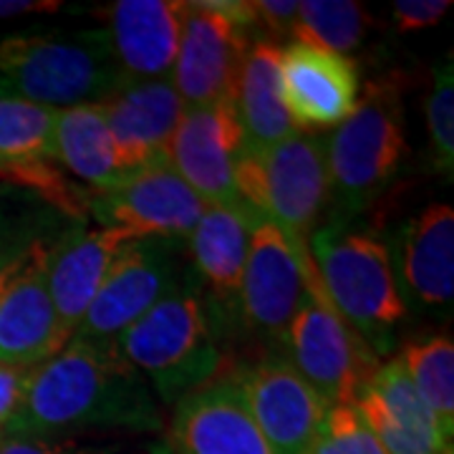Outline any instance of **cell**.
Instances as JSON below:
<instances>
[{"mask_svg":"<svg viewBox=\"0 0 454 454\" xmlns=\"http://www.w3.org/2000/svg\"><path fill=\"white\" fill-rule=\"evenodd\" d=\"M162 427L152 387L114 340L71 339L61 354L33 369L3 434L68 437L89 429L160 434Z\"/></svg>","mask_w":454,"mask_h":454,"instance_id":"6da1fadb","label":"cell"},{"mask_svg":"<svg viewBox=\"0 0 454 454\" xmlns=\"http://www.w3.org/2000/svg\"><path fill=\"white\" fill-rule=\"evenodd\" d=\"M121 83L124 76L101 28L0 38V98L68 109L104 101Z\"/></svg>","mask_w":454,"mask_h":454,"instance_id":"7a4b0ae2","label":"cell"},{"mask_svg":"<svg viewBox=\"0 0 454 454\" xmlns=\"http://www.w3.org/2000/svg\"><path fill=\"white\" fill-rule=\"evenodd\" d=\"M114 343L167 404L210 384L223 364L210 310L192 278H182Z\"/></svg>","mask_w":454,"mask_h":454,"instance_id":"3957f363","label":"cell"},{"mask_svg":"<svg viewBox=\"0 0 454 454\" xmlns=\"http://www.w3.org/2000/svg\"><path fill=\"white\" fill-rule=\"evenodd\" d=\"M406 154L402 91L391 79L369 83L339 127L325 137L328 200L339 223L364 212L396 177Z\"/></svg>","mask_w":454,"mask_h":454,"instance_id":"277c9868","label":"cell"},{"mask_svg":"<svg viewBox=\"0 0 454 454\" xmlns=\"http://www.w3.org/2000/svg\"><path fill=\"white\" fill-rule=\"evenodd\" d=\"M309 253L325 295L343 321L376 356L387 351L394 328L406 318L389 247L372 232H356L333 220L310 235Z\"/></svg>","mask_w":454,"mask_h":454,"instance_id":"5b68a950","label":"cell"},{"mask_svg":"<svg viewBox=\"0 0 454 454\" xmlns=\"http://www.w3.org/2000/svg\"><path fill=\"white\" fill-rule=\"evenodd\" d=\"M235 184L243 205L309 245L328 202L325 137L295 131L265 149H245Z\"/></svg>","mask_w":454,"mask_h":454,"instance_id":"8992f818","label":"cell"},{"mask_svg":"<svg viewBox=\"0 0 454 454\" xmlns=\"http://www.w3.org/2000/svg\"><path fill=\"white\" fill-rule=\"evenodd\" d=\"M255 38L253 3H184L179 49L169 82L184 109L232 101L245 51Z\"/></svg>","mask_w":454,"mask_h":454,"instance_id":"52a82bcc","label":"cell"},{"mask_svg":"<svg viewBox=\"0 0 454 454\" xmlns=\"http://www.w3.org/2000/svg\"><path fill=\"white\" fill-rule=\"evenodd\" d=\"M310 384L328 409L356 404L361 389L379 369L369 343L343 321L325 295L316 265L309 270V288L293 318L283 354Z\"/></svg>","mask_w":454,"mask_h":454,"instance_id":"ba28073f","label":"cell"},{"mask_svg":"<svg viewBox=\"0 0 454 454\" xmlns=\"http://www.w3.org/2000/svg\"><path fill=\"white\" fill-rule=\"evenodd\" d=\"M310 265L309 245L295 243L280 227L260 217L253 225L240 283V321L245 328L283 348L306 298Z\"/></svg>","mask_w":454,"mask_h":454,"instance_id":"9c48e42d","label":"cell"},{"mask_svg":"<svg viewBox=\"0 0 454 454\" xmlns=\"http://www.w3.org/2000/svg\"><path fill=\"white\" fill-rule=\"evenodd\" d=\"M53 238L35 240L0 273L3 366L35 369L56 354H61V348L71 340V333L56 316L46 278Z\"/></svg>","mask_w":454,"mask_h":454,"instance_id":"30bf717a","label":"cell"},{"mask_svg":"<svg viewBox=\"0 0 454 454\" xmlns=\"http://www.w3.org/2000/svg\"><path fill=\"white\" fill-rule=\"evenodd\" d=\"M205 207L167 162L139 169L89 197V215L98 227L127 232L134 240L182 243L195 230Z\"/></svg>","mask_w":454,"mask_h":454,"instance_id":"8fae6325","label":"cell"},{"mask_svg":"<svg viewBox=\"0 0 454 454\" xmlns=\"http://www.w3.org/2000/svg\"><path fill=\"white\" fill-rule=\"evenodd\" d=\"M247 149L245 131L232 101L190 109L164 149L169 164L207 207L243 205L235 169Z\"/></svg>","mask_w":454,"mask_h":454,"instance_id":"7c38bea8","label":"cell"},{"mask_svg":"<svg viewBox=\"0 0 454 454\" xmlns=\"http://www.w3.org/2000/svg\"><path fill=\"white\" fill-rule=\"evenodd\" d=\"M179 283L177 243L134 240L112 265L71 339L114 340Z\"/></svg>","mask_w":454,"mask_h":454,"instance_id":"4fadbf2b","label":"cell"},{"mask_svg":"<svg viewBox=\"0 0 454 454\" xmlns=\"http://www.w3.org/2000/svg\"><path fill=\"white\" fill-rule=\"evenodd\" d=\"M273 454H309L328 406L280 354L230 373Z\"/></svg>","mask_w":454,"mask_h":454,"instance_id":"5bb4252c","label":"cell"},{"mask_svg":"<svg viewBox=\"0 0 454 454\" xmlns=\"http://www.w3.org/2000/svg\"><path fill=\"white\" fill-rule=\"evenodd\" d=\"M278 79L295 129L306 134L339 127L354 112L361 91L358 66L351 56L295 41L280 46Z\"/></svg>","mask_w":454,"mask_h":454,"instance_id":"9a60e30c","label":"cell"},{"mask_svg":"<svg viewBox=\"0 0 454 454\" xmlns=\"http://www.w3.org/2000/svg\"><path fill=\"white\" fill-rule=\"evenodd\" d=\"M172 454H273L232 376L190 391L169 422Z\"/></svg>","mask_w":454,"mask_h":454,"instance_id":"2e32d148","label":"cell"},{"mask_svg":"<svg viewBox=\"0 0 454 454\" xmlns=\"http://www.w3.org/2000/svg\"><path fill=\"white\" fill-rule=\"evenodd\" d=\"M98 104L127 177L164 162V149L187 112L169 76L154 82H124Z\"/></svg>","mask_w":454,"mask_h":454,"instance_id":"e0dca14e","label":"cell"},{"mask_svg":"<svg viewBox=\"0 0 454 454\" xmlns=\"http://www.w3.org/2000/svg\"><path fill=\"white\" fill-rule=\"evenodd\" d=\"M134 243L127 232L97 227L89 230L76 223L61 230L49 247V293L56 316L66 331L74 336L91 301L97 298L101 283L121 253Z\"/></svg>","mask_w":454,"mask_h":454,"instance_id":"ac0fdd59","label":"cell"},{"mask_svg":"<svg viewBox=\"0 0 454 454\" xmlns=\"http://www.w3.org/2000/svg\"><path fill=\"white\" fill-rule=\"evenodd\" d=\"M399 293L424 310L450 313L454 301V210L429 205L411 217L391 260Z\"/></svg>","mask_w":454,"mask_h":454,"instance_id":"d6986e66","label":"cell"},{"mask_svg":"<svg viewBox=\"0 0 454 454\" xmlns=\"http://www.w3.org/2000/svg\"><path fill=\"white\" fill-rule=\"evenodd\" d=\"M356 406L387 454L454 452L399 358L379 364L358 394Z\"/></svg>","mask_w":454,"mask_h":454,"instance_id":"ffe728a7","label":"cell"},{"mask_svg":"<svg viewBox=\"0 0 454 454\" xmlns=\"http://www.w3.org/2000/svg\"><path fill=\"white\" fill-rule=\"evenodd\" d=\"M182 11L179 0H116L104 11L106 38L124 82H154L172 74Z\"/></svg>","mask_w":454,"mask_h":454,"instance_id":"44dd1931","label":"cell"},{"mask_svg":"<svg viewBox=\"0 0 454 454\" xmlns=\"http://www.w3.org/2000/svg\"><path fill=\"white\" fill-rule=\"evenodd\" d=\"M260 215L247 205L205 207L200 223L190 232V255L197 278L205 283L210 321L217 313H240V283L250 247L253 225Z\"/></svg>","mask_w":454,"mask_h":454,"instance_id":"7402d4cb","label":"cell"},{"mask_svg":"<svg viewBox=\"0 0 454 454\" xmlns=\"http://www.w3.org/2000/svg\"><path fill=\"white\" fill-rule=\"evenodd\" d=\"M278 59L280 43L260 35H255L245 51L232 104L245 131L247 149H265L298 131L283 104Z\"/></svg>","mask_w":454,"mask_h":454,"instance_id":"603a6c76","label":"cell"},{"mask_svg":"<svg viewBox=\"0 0 454 454\" xmlns=\"http://www.w3.org/2000/svg\"><path fill=\"white\" fill-rule=\"evenodd\" d=\"M53 162L64 164L74 177L91 187V192L109 190L127 177L98 101L56 109Z\"/></svg>","mask_w":454,"mask_h":454,"instance_id":"cb8c5ba5","label":"cell"},{"mask_svg":"<svg viewBox=\"0 0 454 454\" xmlns=\"http://www.w3.org/2000/svg\"><path fill=\"white\" fill-rule=\"evenodd\" d=\"M399 361L434 417L447 444L454 447V343L439 333L404 343Z\"/></svg>","mask_w":454,"mask_h":454,"instance_id":"d4e9b609","label":"cell"},{"mask_svg":"<svg viewBox=\"0 0 454 454\" xmlns=\"http://www.w3.org/2000/svg\"><path fill=\"white\" fill-rule=\"evenodd\" d=\"M372 31L369 11L354 0H306L298 3L291 38L316 49L348 56Z\"/></svg>","mask_w":454,"mask_h":454,"instance_id":"484cf974","label":"cell"},{"mask_svg":"<svg viewBox=\"0 0 454 454\" xmlns=\"http://www.w3.org/2000/svg\"><path fill=\"white\" fill-rule=\"evenodd\" d=\"M53 121L56 109L0 98V175L53 160Z\"/></svg>","mask_w":454,"mask_h":454,"instance_id":"4316f807","label":"cell"},{"mask_svg":"<svg viewBox=\"0 0 454 454\" xmlns=\"http://www.w3.org/2000/svg\"><path fill=\"white\" fill-rule=\"evenodd\" d=\"M309 454H387L356 404L331 406Z\"/></svg>","mask_w":454,"mask_h":454,"instance_id":"83f0119b","label":"cell"},{"mask_svg":"<svg viewBox=\"0 0 454 454\" xmlns=\"http://www.w3.org/2000/svg\"><path fill=\"white\" fill-rule=\"evenodd\" d=\"M427 124L432 142V160L442 175L452 177L454 169V83L452 64L437 66L434 86L427 98Z\"/></svg>","mask_w":454,"mask_h":454,"instance_id":"f1b7e54d","label":"cell"},{"mask_svg":"<svg viewBox=\"0 0 454 454\" xmlns=\"http://www.w3.org/2000/svg\"><path fill=\"white\" fill-rule=\"evenodd\" d=\"M49 230H59L51 212L41 207H0V273L35 240L53 238Z\"/></svg>","mask_w":454,"mask_h":454,"instance_id":"f546056e","label":"cell"},{"mask_svg":"<svg viewBox=\"0 0 454 454\" xmlns=\"http://www.w3.org/2000/svg\"><path fill=\"white\" fill-rule=\"evenodd\" d=\"M0 454H160L154 447H124L119 442H94L82 434L68 437H26L3 434Z\"/></svg>","mask_w":454,"mask_h":454,"instance_id":"4dcf8cb0","label":"cell"},{"mask_svg":"<svg viewBox=\"0 0 454 454\" xmlns=\"http://www.w3.org/2000/svg\"><path fill=\"white\" fill-rule=\"evenodd\" d=\"M450 0H396L394 3V26L399 33H411L437 26L450 13Z\"/></svg>","mask_w":454,"mask_h":454,"instance_id":"1f68e13d","label":"cell"},{"mask_svg":"<svg viewBox=\"0 0 454 454\" xmlns=\"http://www.w3.org/2000/svg\"><path fill=\"white\" fill-rule=\"evenodd\" d=\"M253 13H255V31H262L268 35V41L278 43V38H291L298 3H293V0H286V3H280V0H253Z\"/></svg>","mask_w":454,"mask_h":454,"instance_id":"d6a6232c","label":"cell"},{"mask_svg":"<svg viewBox=\"0 0 454 454\" xmlns=\"http://www.w3.org/2000/svg\"><path fill=\"white\" fill-rule=\"evenodd\" d=\"M31 372L33 369H16V366L0 364V434L8 427V422L13 419V414L26 396Z\"/></svg>","mask_w":454,"mask_h":454,"instance_id":"836d02e7","label":"cell"},{"mask_svg":"<svg viewBox=\"0 0 454 454\" xmlns=\"http://www.w3.org/2000/svg\"><path fill=\"white\" fill-rule=\"evenodd\" d=\"M64 3L59 0H0V20L23 16H46V13H61Z\"/></svg>","mask_w":454,"mask_h":454,"instance_id":"e575fe53","label":"cell"},{"mask_svg":"<svg viewBox=\"0 0 454 454\" xmlns=\"http://www.w3.org/2000/svg\"><path fill=\"white\" fill-rule=\"evenodd\" d=\"M0 437H3V434H0Z\"/></svg>","mask_w":454,"mask_h":454,"instance_id":"d590c367","label":"cell"}]
</instances>
